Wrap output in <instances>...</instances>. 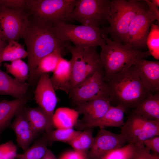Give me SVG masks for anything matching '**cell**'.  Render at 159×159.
I'll return each instance as SVG.
<instances>
[{
    "label": "cell",
    "mask_w": 159,
    "mask_h": 159,
    "mask_svg": "<svg viewBox=\"0 0 159 159\" xmlns=\"http://www.w3.org/2000/svg\"><path fill=\"white\" fill-rule=\"evenodd\" d=\"M132 159H159V155L151 153L149 149L142 145H137Z\"/></svg>",
    "instance_id": "obj_34"
},
{
    "label": "cell",
    "mask_w": 159,
    "mask_h": 159,
    "mask_svg": "<svg viewBox=\"0 0 159 159\" xmlns=\"http://www.w3.org/2000/svg\"><path fill=\"white\" fill-rule=\"evenodd\" d=\"M23 155L22 154H17L16 157L18 159H23Z\"/></svg>",
    "instance_id": "obj_42"
},
{
    "label": "cell",
    "mask_w": 159,
    "mask_h": 159,
    "mask_svg": "<svg viewBox=\"0 0 159 159\" xmlns=\"http://www.w3.org/2000/svg\"><path fill=\"white\" fill-rule=\"evenodd\" d=\"M79 114L75 109L59 108L55 111L52 117L53 127L57 129L73 128L78 121Z\"/></svg>",
    "instance_id": "obj_24"
},
{
    "label": "cell",
    "mask_w": 159,
    "mask_h": 159,
    "mask_svg": "<svg viewBox=\"0 0 159 159\" xmlns=\"http://www.w3.org/2000/svg\"><path fill=\"white\" fill-rule=\"evenodd\" d=\"M133 65L142 81L152 93L159 92V62L141 58Z\"/></svg>",
    "instance_id": "obj_17"
},
{
    "label": "cell",
    "mask_w": 159,
    "mask_h": 159,
    "mask_svg": "<svg viewBox=\"0 0 159 159\" xmlns=\"http://www.w3.org/2000/svg\"><path fill=\"white\" fill-rule=\"evenodd\" d=\"M22 38L27 47L29 84L32 85L36 81L35 71L40 59L55 50H64L65 42L57 36L52 24L31 15Z\"/></svg>",
    "instance_id": "obj_1"
},
{
    "label": "cell",
    "mask_w": 159,
    "mask_h": 159,
    "mask_svg": "<svg viewBox=\"0 0 159 159\" xmlns=\"http://www.w3.org/2000/svg\"><path fill=\"white\" fill-rule=\"evenodd\" d=\"M7 73L11 74L18 81L24 83L29 80V69L28 64L21 59L11 62L10 64H4Z\"/></svg>",
    "instance_id": "obj_27"
},
{
    "label": "cell",
    "mask_w": 159,
    "mask_h": 159,
    "mask_svg": "<svg viewBox=\"0 0 159 159\" xmlns=\"http://www.w3.org/2000/svg\"><path fill=\"white\" fill-rule=\"evenodd\" d=\"M59 159H86V158L85 153L73 150L64 153Z\"/></svg>",
    "instance_id": "obj_37"
},
{
    "label": "cell",
    "mask_w": 159,
    "mask_h": 159,
    "mask_svg": "<svg viewBox=\"0 0 159 159\" xmlns=\"http://www.w3.org/2000/svg\"><path fill=\"white\" fill-rule=\"evenodd\" d=\"M151 2L154 4L156 6L158 7L159 6V0H151Z\"/></svg>",
    "instance_id": "obj_41"
},
{
    "label": "cell",
    "mask_w": 159,
    "mask_h": 159,
    "mask_svg": "<svg viewBox=\"0 0 159 159\" xmlns=\"http://www.w3.org/2000/svg\"><path fill=\"white\" fill-rule=\"evenodd\" d=\"M110 102L109 98H100L75 105V110L83 115L80 122L89 124L98 121L109 109Z\"/></svg>",
    "instance_id": "obj_15"
},
{
    "label": "cell",
    "mask_w": 159,
    "mask_h": 159,
    "mask_svg": "<svg viewBox=\"0 0 159 159\" xmlns=\"http://www.w3.org/2000/svg\"><path fill=\"white\" fill-rule=\"evenodd\" d=\"M148 7V10L150 14L154 16L159 22V10L158 7L152 3L150 0H144Z\"/></svg>",
    "instance_id": "obj_38"
},
{
    "label": "cell",
    "mask_w": 159,
    "mask_h": 159,
    "mask_svg": "<svg viewBox=\"0 0 159 159\" xmlns=\"http://www.w3.org/2000/svg\"><path fill=\"white\" fill-rule=\"evenodd\" d=\"M50 80L56 91L60 90L69 94L72 87V71L70 60L62 57Z\"/></svg>",
    "instance_id": "obj_19"
},
{
    "label": "cell",
    "mask_w": 159,
    "mask_h": 159,
    "mask_svg": "<svg viewBox=\"0 0 159 159\" xmlns=\"http://www.w3.org/2000/svg\"><path fill=\"white\" fill-rule=\"evenodd\" d=\"M55 32L62 42H71L75 46L100 47L105 44L102 29L91 26L77 25L59 22L53 24Z\"/></svg>",
    "instance_id": "obj_6"
},
{
    "label": "cell",
    "mask_w": 159,
    "mask_h": 159,
    "mask_svg": "<svg viewBox=\"0 0 159 159\" xmlns=\"http://www.w3.org/2000/svg\"><path fill=\"white\" fill-rule=\"evenodd\" d=\"M143 144L153 153L159 155V135L155 136L146 140Z\"/></svg>",
    "instance_id": "obj_36"
},
{
    "label": "cell",
    "mask_w": 159,
    "mask_h": 159,
    "mask_svg": "<svg viewBox=\"0 0 159 159\" xmlns=\"http://www.w3.org/2000/svg\"><path fill=\"white\" fill-rule=\"evenodd\" d=\"M29 17L25 10L0 7V35L2 38L8 42L22 38Z\"/></svg>",
    "instance_id": "obj_11"
},
{
    "label": "cell",
    "mask_w": 159,
    "mask_h": 159,
    "mask_svg": "<svg viewBox=\"0 0 159 159\" xmlns=\"http://www.w3.org/2000/svg\"><path fill=\"white\" fill-rule=\"evenodd\" d=\"M104 77V72H96L73 87L69 94L72 103L75 105L98 99H110Z\"/></svg>",
    "instance_id": "obj_10"
},
{
    "label": "cell",
    "mask_w": 159,
    "mask_h": 159,
    "mask_svg": "<svg viewBox=\"0 0 159 159\" xmlns=\"http://www.w3.org/2000/svg\"><path fill=\"white\" fill-rule=\"evenodd\" d=\"M102 36L105 44L101 47L99 54L105 80L127 69L138 59L150 55L148 51L136 49L127 44L112 41L103 32Z\"/></svg>",
    "instance_id": "obj_3"
},
{
    "label": "cell",
    "mask_w": 159,
    "mask_h": 159,
    "mask_svg": "<svg viewBox=\"0 0 159 159\" xmlns=\"http://www.w3.org/2000/svg\"><path fill=\"white\" fill-rule=\"evenodd\" d=\"M24 107L16 115L10 127L16 134L18 145L25 151L39 133L34 130L26 118L24 110Z\"/></svg>",
    "instance_id": "obj_16"
},
{
    "label": "cell",
    "mask_w": 159,
    "mask_h": 159,
    "mask_svg": "<svg viewBox=\"0 0 159 159\" xmlns=\"http://www.w3.org/2000/svg\"><path fill=\"white\" fill-rule=\"evenodd\" d=\"M29 100L25 95L20 98L0 102V135L10 125L13 117L25 107Z\"/></svg>",
    "instance_id": "obj_20"
},
{
    "label": "cell",
    "mask_w": 159,
    "mask_h": 159,
    "mask_svg": "<svg viewBox=\"0 0 159 159\" xmlns=\"http://www.w3.org/2000/svg\"><path fill=\"white\" fill-rule=\"evenodd\" d=\"M156 20L144 5L139 10L130 24L126 44L136 49L140 50L145 48L150 26Z\"/></svg>",
    "instance_id": "obj_12"
},
{
    "label": "cell",
    "mask_w": 159,
    "mask_h": 159,
    "mask_svg": "<svg viewBox=\"0 0 159 159\" xmlns=\"http://www.w3.org/2000/svg\"><path fill=\"white\" fill-rule=\"evenodd\" d=\"M137 0H111L107 19L109 25L102 28L111 40L126 44L130 24L139 10L144 5Z\"/></svg>",
    "instance_id": "obj_4"
},
{
    "label": "cell",
    "mask_w": 159,
    "mask_h": 159,
    "mask_svg": "<svg viewBox=\"0 0 159 159\" xmlns=\"http://www.w3.org/2000/svg\"><path fill=\"white\" fill-rule=\"evenodd\" d=\"M15 159V158H13V159Z\"/></svg>",
    "instance_id": "obj_43"
},
{
    "label": "cell",
    "mask_w": 159,
    "mask_h": 159,
    "mask_svg": "<svg viewBox=\"0 0 159 159\" xmlns=\"http://www.w3.org/2000/svg\"><path fill=\"white\" fill-rule=\"evenodd\" d=\"M17 147L12 141L0 145V159L15 158L17 155Z\"/></svg>",
    "instance_id": "obj_33"
},
{
    "label": "cell",
    "mask_w": 159,
    "mask_h": 159,
    "mask_svg": "<svg viewBox=\"0 0 159 159\" xmlns=\"http://www.w3.org/2000/svg\"><path fill=\"white\" fill-rule=\"evenodd\" d=\"M127 143L121 134L100 128L95 137L88 151L89 159H100L110 151L121 147Z\"/></svg>",
    "instance_id": "obj_13"
},
{
    "label": "cell",
    "mask_w": 159,
    "mask_h": 159,
    "mask_svg": "<svg viewBox=\"0 0 159 159\" xmlns=\"http://www.w3.org/2000/svg\"><path fill=\"white\" fill-rule=\"evenodd\" d=\"M42 159H57L52 152L48 149L47 152Z\"/></svg>",
    "instance_id": "obj_39"
},
{
    "label": "cell",
    "mask_w": 159,
    "mask_h": 159,
    "mask_svg": "<svg viewBox=\"0 0 159 159\" xmlns=\"http://www.w3.org/2000/svg\"><path fill=\"white\" fill-rule=\"evenodd\" d=\"M110 6L109 0H78L67 21L100 28L107 21Z\"/></svg>",
    "instance_id": "obj_8"
},
{
    "label": "cell",
    "mask_w": 159,
    "mask_h": 159,
    "mask_svg": "<svg viewBox=\"0 0 159 159\" xmlns=\"http://www.w3.org/2000/svg\"><path fill=\"white\" fill-rule=\"evenodd\" d=\"M73 128L57 129L51 130L45 133L49 145L55 142H60L68 143L76 137L80 132Z\"/></svg>",
    "instance_id": "obj_28"
},
{
    "label": "cell",
    "mask_w": 159,
    "mask_h": 159,
    "mask_svg": "<svg viewBox=\"0 0 159 159\" xmlns=\"http://www.w3.org/2000/svg\"><path fill=\"white\" fill-rule=\"evenodd\" d=\"M93 128L85 129L81 131L77 136L83 152L88 151L93 144L94 137L93 135Z\"/></svg>",
    "instance_id": "obj_32"
},
{
    "label": "cell",
    "mask_w": 159,
    "mask_h": 159,
    "mask_svg": "<svg viewBox=\"0 0 159 159\" xmlns=\"http://www.w3.org/2000/svg\"><path fill=\"white\" fill-rule=\"evenodd\" d=\"M127 143L143 145L146 140L159 135V122L149 120L133 110L120 127Z\"/></svg>",
    "instance_id": "obj_9"
},
{
    "label": "cell",
    "mask_w": 159,
    "mask_h": 159,
    "mask_svg": "<svg viewBox=\"0 0 159 159\" xmlns=\"http://www.w3.org/2000/svg\"><path fill=\"white\" fill-rule=\"evenodd\" d=\"M110 98L127 110L134 108L151 93L140 79L133 64L105 80Z\"/></svg>",
    "instance_id": "obj_2"
},
{
    "label": "cell",
    "mask_w": 159,
    "mask_h": 159,
    "mask_svg": "<svg viewBox=\"0 0 159 159\" xmlns=\"http://www.w3.org/2000/svg\"><path fill=\"white\" fill-rule=\"evenodd\" d=\"M26 0H0V7L16 10H25Z\"/></svg>",
    "instance_id": "obj_35"
},
{
    "label": "cell",
    "mask_w": 159,
    "mask_h": 159,
    "mask_svg": "<svg viewBox=\"0 0 159 159\" xmlns=\"http://www.w3.org/2000/svg\"><path fill=\"white\" fill-rule=\"evenodd\" d=\"M8 43V42L4 40L0 35V53Z\"/></svg>",
    "instance_id": "obj_40"
},
{
    "label": "cell",
    "mask_w": 159,
    "mask_h": 159,
    "mask_svg": "<svg viewBox=\"0 0 159 159\" xmlns=\"http://www.w3.org/2000/svg\"><path fill=\"white\" fill-rule=\"evenodd\" d=\"M49 145L45 133L37 139L33 145L25 150L23 159H42L46 154Z\"/></svg>",
    "instance_id": "obj_29"
},
{
    "label": "cell",
    "mask_w": 159,
    "mask_h": 159,
    "mask_svg": "<svg viewBox=\"0 0 159 159\" xmlns=\"http://www.w3.org/2000/svg\"><path fill=\"white\" fill-rule=\"evenodd\" d=\"M127 110L120 105L115 106L111 105L105 115L98 121L89 124L78 121L76 125L82 130L96 127L100 129L109 127H121L124 123V114Z\"/></svg>",
    "instance_id": "obj_18"
},
{
    "label": "cell",
    "mask_w": 159,
    "mask_h": 159,
    "mask_svg": "<svg viewBox=\"0 0 159 159\" xmlns=\"http://www.w3.org/2000/svg\"><path fill=\"white\" fill-rule=\"evenodd\" d=\"M25 115L34 130L39 133H46L53 129L52 121L39 107H26L24 109Z\"/></svg>",
    "instance_id": "obj_22"
},
{
    "label": "cell",
    "mask_w": 159,
    "mask_h": 159,
    "mask_svg": "<svg viewBox=\"0 0 159 159\" xmlns=\"http://www.w3.org/2000/svg\"><path fill=\"white\" fill-rule=\"evenodd\" d=\"M24 45L16 41L9 42L0 53V66L3 62H12L27 57L28 53L24 49Z\"/></svg>",
    "instance_id": "obj_26"
},
{
    "label": "cell",
    "mask_w": 159,
    "mask_h": 159,
    "mask_svg": "<svg viewBox=\"0 0 159 159\" xmlns=\"http://www.w3.org/2000/svg\"><path fill=\"white\" fill-rule=\"evenodd\" d=\"M78 0H26L25 10L35 18L54 24L65 22Z\"/></svg>",
    "instance_id": "obj_7"
},
{
    "label": "cell",
    "mask_w": 159,
    "mask_h": 159,
    "mask_svg": "<svg viewBox=\"0 0 159 159\" xmlns=\"http://www.w3.org/2000/svg\"><path fill=\"white\" fill-rule=\"evenodd\" d=\"M137 148V145L128 143L110 151L100 159H132Z\"/></svg>",
    "instance_id": "obj_30"
},
{
    "label": "cell",
    "mask_w": 159,
    "mask_h": 159,
    "mask_svg": "<svg viewBox=\"0 0 159 159\" xmlns=\"http://www.w3.org/2000/svg\"><path fill=\"white\" fill-rule=\"evenodd\" d=\"M29 85L13 78L0 69V95L20 98L26 95Z\"/></svg>",
    "instance_id": "obj_21"
},
{
    "label": "cell",
    "mask_w": 159,
    "mask_h": 159,
    "mask_svg": "<svg viewBox=\"0 0 159 159\" xmlns=\"http://www.w3.org/2000/svg\"><path fill=\"white\" fill-rule=\"evenodd\" d=\"M65 47L71 55L72 89L96 72H104L96 47L72 46L68 42Z\"/></svg>",
    "instance_id": "obj_5"
},
{
    "label": "cell",
    "mask_w": 159,
    "mask_h": 159,
    "mask_svg": "<svg viewBox=\"0 0 159 159\" xmlns=\"http://www.w3.org/2000/svg\"><path fill=\"white\" fill-rule=\"evenodd\" d=\"M48 74L39 78L34 92V98L39 107L52 121L58 99Z\"/></svg>",
    "instance_id": "obj_14"
},
{
    "label": "cell",
    "mask_w": 159,
    "mask_h": 159,
    "mask_svg": "<svg viewBox=\"0 0 159 159\" xmlns=\"http://www.w3.org/2000/svg\"><path fill=\"white\" fill-rule=\"evenodd\" d=\"M64 50H55L41 59L38 62L35 71V80H38L42 75L52 72L54 71Z\"/></svg>",
    "instance_id": "obj_25"
},
{
    "label": "cell",
    "mask_w": 159,
    "mask_h": 159,
    "mask_svg": "<svg viewBox=\"0 0 159 159\" xmlns=\"http://www.w3.org/2000/svg\"><path fill=\"white\" fill-rule=\"evenodd\" d=\"M146 45L150 54L155 59H159V26L152 23L146 40Z\"/></svg>",
    "instance_id": "obj_31"
},
{
    "label": "cell",
    "mask_w": 159,
    "mask_h": 159,
    "mask_svg": "<svg viewBox=\"0 0 159 159\" xmlns=\"http://www.w3.org/2000/svg\"><path fill=\"white\" fill-rule=\"evenodd\" d=\"M134 110L147 119L159 122V92L150 94Z\"/></svg>",
    "instance_id": "obj_23"
}]
</instances>
